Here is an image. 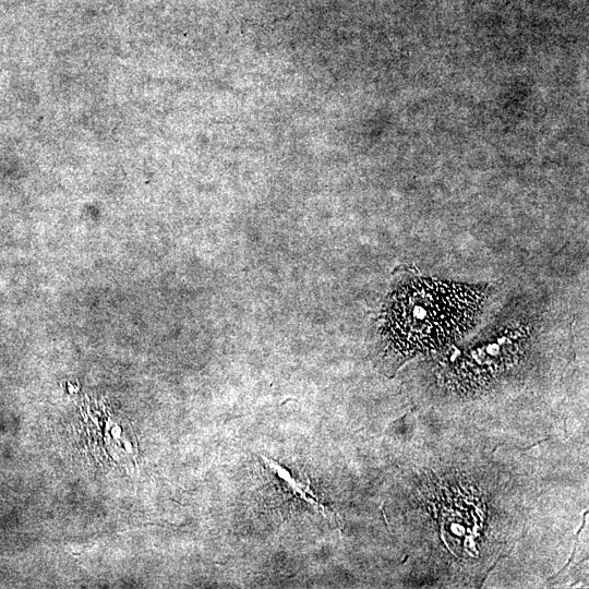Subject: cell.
<instances>
[{
	"label": "cell",
	"mask_w": 589,
	"mask_h": 589,
	"mask_svg": "<svg viewBox=\"0 0 589 589\" xmlns=\"http://www.w3.org/2000/svg\"><path fill=\"white\" fill-rule=\"evenodd\" d=\"M485 294L481 286L435 278L410 279L387 298L382 337L402 356L438 349L472 327Z\"/></svg>",
	"instance_id": "6da1fadb"
}]
</instances>
